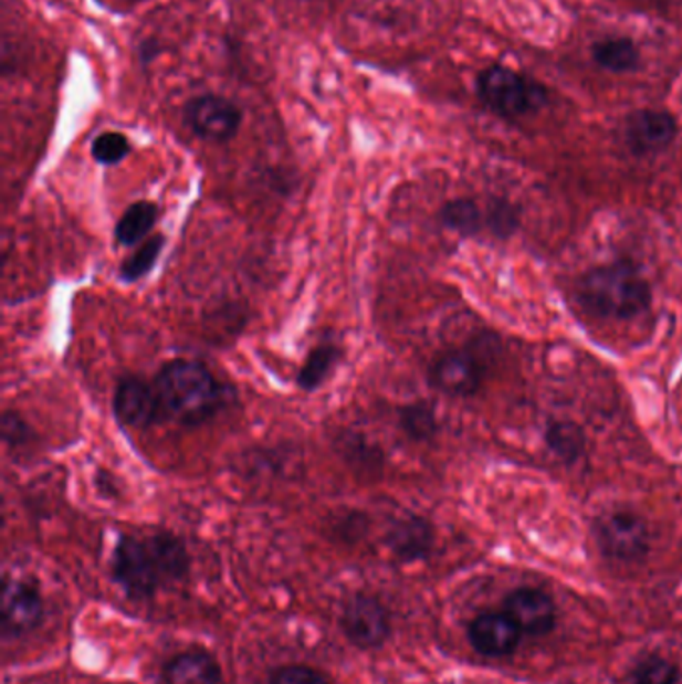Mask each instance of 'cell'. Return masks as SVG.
I'll use <instances>...</instances> for the list:
<instances>
[{"label":"cell","instance_id":"6da1fadb","mask_svg":"<svg viewBox=\"0 0 682 684\" xmlns=\"http://www.w3.org/2000/svg\"><path fill=\"white\" fill-rule=\"evenodd\" d=\"M189 567L187 548L170 533L120 537L113 553V579L135 600L150 599L167 582L182 579Z\"/></svg>","mask_w":682,"mask_h":684},{"label":"cell","instance_id":"7a4b0ae2","mask_svg":"<svg viewBox=\"0 0 682 684\" xmlns=\"http://www.w3.org/2000/svg\"><path fill=\"white\" fill-rule=\"evenodd\" d=\"M160 414L180 424H200L227 404V390L207 365L177 358L165 365L155 380Z\"/></svg>","mask_w":682,"mask_h":684},{"label":"cell","instance_id":"3957f363","mask_svg":"<svg viewBox=\"0 0 682 684\" xmlns=\"http://www.w3.org/2000/svg\"><path fill=\"white\" fill-rule=\"evenodd\" d=\"M578 298L595 315L632 318L651 305V286L637 266L612 263L580 278Z\"/></svg>","mask_w":682,"mask_h":684},{"label":"cell","instance_id":"277c9868","mask_svg":"<svg viewBox=\"0 0 682 684\" xmlns=\"http://www.w3.org/2000/svg\"><path fill=\"white\" fill-rule=\"evenodd\" d=\"M185 120L197 137L229 143L241 128L242 111L224 96L200 95L185 106Z\"/></svg>","mask_w":682,"mask_h":684},{"label":"cell","instance_id":"5b68a950","mask_svg":"<svg viewBox=\"0 0 682 684\" xmlns=\"http://www.w3.org/2000/svg\"><path fill=\"white\" fill-rule=\"evenodd\" d=\"M479 91L484 103L504 116H518L536 105V88L511 69L494 64L479 78Z\"/></svg>","mask_w":682,"mask_h":684},{"label":"cell","instance_id":"8992f818","mask_svg":"<svg viewBox=\"0 0 682 684\" xmlns=\"http://www.w3.org/2000/svg\"><path fill=\"white\" fill-rule=\"evenodd\" d=\"M343 631L358 649H377L389 639L390 617L382 602L367 594L348 600L343 612Z\"/></svg>","mask_w":682,"mask_h":684},{"label":"cell","instance_id":"52a82bcc","mask_svg":"<svg viewBox=\"0 0 682 684\" xmlns=\"http://www.w3.org/2000/svg\"><path fill=\"white\" fill-rule=\"evenodd\" d=\"M597 537L602 553L620 560H637L649 550L647 525L630 513L602 516L597 525Z\"/></svg>","mask_w":682,"mask_h":684},{"label":"cell","instance_id":"ba28073f","mask_svg":"<svg viewBox=\"0 0 682 684\" xmlns=\"http://www.w3.org/2000/svg\"><path fill=\"white\" fill-rule=\"evenodd\" d=\"M42 597L31 580H7L2 590V631L21 636L34 631L42 621Z\"/></svg>","mask_w":682,"mask_h":684},{"label":"cell","instance_id":"9c48e42d","mask_svg":"<svg viewBox=\"0 0 682 684\" xmlns=\"http://www.w3.org/2000/svg\"><path fill=\"white\" fill-rule=\"evenodd\" d=\"M116 421L128 429H147L160 417L155 385L138 377H126L118 382L113 399Z\"/></svg>","mask_w":682,"mask_h":684},{"label":"cell","instance_id":"30bf717a","mask_svg":"<svg viewBox=\"0 0 682 684\" xmlns=\"http://www.w3.org/2000/svg\"><path fill=\"white\" fill-rule=\"evenodd\" d=\"M431 382L434 389L452 397H469L483 382V367L473 352L452 350L432 365Z\"/></svg>","mask_w":682,"mask_h":684},{"label":"cell","instance_id":"8fae6325","mask_svg":"<svg viewBox=\"0 0 682 684\" xmlns=\"http://www.w3.org/2000/svg\"><path fill=\"white\" fill-rule=\"evenodd\" d=\"M504 612L515 621L521 632L546 634L553 631L557 612L555 604L543 590L518 589L504 600Z\"/></svg>","mask_w":682,"mask_h":684},{"label":"cell","instance_id":"7c38bea8","mask_svg":"<svg viewBox=\"0 0 682 684\" xmlns=\"http://www.w3.org/2000/svg\"><path fill=\"white\" fill-rule=\"evenodd\" d=\"M676 137V123L662 111H639L627 120V143L637 155H654Z\"/></svg>","mask_w":682,"mask_h":684},{"label":"cell","instance_id":"4fadbf2b","mask_svg":"<svg viewBox=\"0 0 682 684\" xmlns=\"http://www.w3.org/2000/svg\"><path fill=\"white\" fill-rule=\"evenodd\" d=\"M469 639L474 649L484 656H506L513 653L521 641V629L504 614H481L469 629Z\"/></svg>","mask_w":682,"mask_h":684},{"label":"cell","instance_id":"5bb4252c","mask_svg":"<svg viewBox=\"0 0 682 684\" xmlns=\"http://www.w3.org/2000/svg\"><path fill=\"white\" fill-rule=\"evenodd\" d=\"M165 681L167 684H221V666L209 653L189 651L168 663Z\"/></svg>","mask_w":682,"mask_h":684},{"label":"cell","instance_id":"9a60e30c","mask_svg":"<svg viewBox=\"0 0 682 684\" xmlns=\"http://www.w3.org/2000/svg\"><path fill=\"white\" fill-rule=\"evenodd\" d=\"M389 545L402 560H419L431 550V527L419 516H410L390 530Z\"/></svg>","mask_w":682,"mask_h":684},{"label":"cell","instance_id":"2e32d148","mask_svg":"<svg viewBox=\"0 0 682 684\" xmlns=\"http://www.w3.org/2000/svg\"><path fill=\"white\" fill-rule=\"evenodd\" d=\"M157 204H153L148 200H140V202L130 204L116 224V241L123 246H135L147 236L148 232L153 231V227L157 224Z\"/></svg>","mask_w":682,"mask_h":684},{"label":"cell","instance_id":"e0dca14e","mask_svg":"<svg viewBox=\"0 0 682 684\" xmlns=\"http://www.w3.org/2000/svg\"><path fill=\"white\" fill-rule=\"evenodd\" d=\"M340 360V350L335 345H318L306 357L303 369L298 372V387L306 392H315L325 385L330 372Z\"/></svg>","mask_w":682,"mask_h":684},{"label":"cell","instance_id":"ac0fdd59","mask_svg":"<svg viewBox=\"0 0 682 684\" xmlns=\"http://www.w3.org/2000/svg\"><path fill=\"white\" fill-rule=\"evenodd\" d=\"M595 61L610 73H629L641 61L639 46L629 39H609L595 44Z\"/></svg>","mask_w":682,"mask_h":684},{"label":"cell","instance_id":"d6986e66","mask_svg":"<svg viewBox=\"0 0 682 684\" xmlns=\"http://www.w3.org/2000/svg\"><path fill=\"white\" fill-rule=\"evenodd\" d=\"M441 221L447 229L461 232V234H474L483 227V212L474 204L473 200L459 199L444 204L441 211Z\"/></svg>","mask_w":682,"mask_h":684},{"label":"cell","instance_id":"ffe728a7","mask_svg":"<svg viewBox=\"0 0 682 684\" xmlns=\"http://www.w3.org/2000/svg\"><path fill=\"white\" fill-rule=\"evenodd\" d=\"M400 429L415 441H427L437 432V419L431 404L412 402L402 407L399 412Z\"/></svg>","mask_w":682,"mask_h":684},{"label":"cell","instance_id":"44dd1931","mask_svg":"<svg viewBox=\"0 0 682 684\" xmlns=\"http://www.w3.org/2000/svg\"><path fill=\"white\" fill-rule=\"evenodd\" d=\"M165 246V236L157 234L153 239H148L147 243L138 249L137 253L128 256L123 266H120V276L126 283H137L138 278H143L145 274L153 271V266L157 264L158 256L162 253Z\"/></svg>","mask_w":682,"mask_h":684},{"label":"cell","instance_id":"7402d4cb","mask_svg":"<svg viewBox=\"0 0 682 684\" xmlns=\"http://www.w3.org/2000/svg\"><path fill=\"white\" fill-rule=\"evenodd\" d=\"M546 442L555 453L565 459H575L585 446V436L577 424L567 421L553 422L546 431Z\"/></svg>","mask_w":682,"mask_h":684},{"label":"cell","instance_id":"603a6c76","mask_svg":"<svg viewBox=\"0 0 682 684\" xmlns=\"http://www.w3.org/2000/svg\"><path fill=\"white\" fill-rule=\"evenodd\" d=\"M128 152H130V143L120 133H103L93 143V158L98 165H105V167L118 165L120 160H125Z\"/></svg>","mask_w":682,"mask_h":684},{"label":"cell","instance_id":"cb8c5ba5","mask_svg":"<svg viewBox=\"0 0 682 684\" xmlns=\"http://www.w3.org/2000/svg\"><path fill=\"white\" fill-rule=\"evenodd\" d=\"M676 666L657 656L642 661L632 673V684H676Z\"/></svg>","mask_w":682,"mask_h":684},{"label":"cell","instance_id":"d4e9b609","mask_svg":"<svg viewBox=\"0 0 682 684\" xmlns=\"http://www.w3.org/2000/svg\"><path fill=\"white\" fill-rule=\"evenodd\" d=\"M0 432H2V441L7 442L9 446H24L34 439L31 424L24 421L19 412L14 411H7L2 414Z\"/></svg>","mask_w":682,"mask_h":684},{"label":"cell","instance_id":"484cf974","mask_svg":"<svg viewBox=\"0 0 682 684\" xmlns=\"http://www.w3.org/2000/svg\"><path fill=\"white\" fill-rule=\"evenodd\" d=\"M269 684H328L325 676L303 666V664H291V666H281L271 674Z\"/></svg>","mask_w":682,"mask_h":684},{"label":"cell","instance_id":"4316f807","mask_svg":"<svg viewBox=\"0 0 682 684\" xmlns=\"http://www.w3.org/2000/svg\"><path fill=\"white\" fill-rule=\"evenodd\" d=\"M140 51H143V63H150L153 59H157L158 56V49L155 43L143 44V49H140Z\"/></svg>","mask_w":682,"mask_h":684}]
</instances>
